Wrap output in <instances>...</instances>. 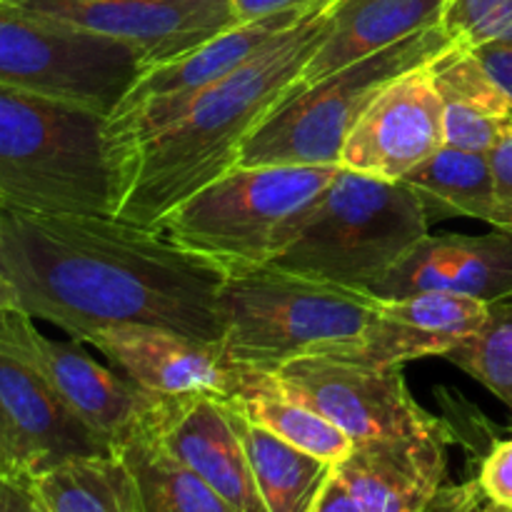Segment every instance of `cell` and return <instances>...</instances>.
<instances>
[{"mask_svg": "<svg viewBox=\"0 0 512 512\" xmlns=\"http://www.w3.org/2000/svg\"><path fill=\"white\" fill-rule=\"evenodd\" d=\"M343 0H320L248 65L203 90L153 98L108 120L113 215L160 230L185 198L238 165L245 140L283 100L305 88L303 70Z\"/></svg>", "mask_w": 512, "mask_h": 512, "instance_id": "2", "label": "cell"}, {"mask_svg": "<svg viewBox=\"0 0 512 512\" xmlns=\"http://www.w3.org/2000/svg\"><path fill=\"white\" fill-rule=\"evenodd\" d=\"M425 512H490V503L480 493L478 480H470L465 485L440 490Z\"/></svg>", "mask_w": 512, "mask_h": 512, "instance_id": "33", "label": "cell"}, {"mask_svg": "<svg viewBox=\"0 0 512 512\" xmlns=\"http://www.w3.org/2000/svg\"><path fill=\"white\" fill-rule=\"evenodd\" d=\"M443 105L445 145H453V148L490 155L495 150V145L512 128V120L495 118V115L480 113V110L460 108V105L453 103Z\"/></svg>", "mask_w": 512, "mask_h": 512, "instance_id": "29", "label": "cell"}, {"mask_svg": "<svg viewBox=\"0 0 512 512\" xmlns=\"http://www.w3.org/2000/svg\"><path fill=\"white\" fill-rule=\"evenodd\" d=\"M448 0H343L330 33L303 70L305 88L408 35L440 25Z\"/></svg>", "mask_w": 512, "mask_h": 512, "instance_id": "20", "label": "cell"}, {"mask_svg": "<svg viewBox=\"0 0 512 512\" xmlns=\"http://www.w3.org/2000/svg\"><path fill=\"white\" fill-rule=\"evenodd\" d=\"M443 95L428 65L385 85L350 130L340 168L385 180H403L445 145Z\"/></svg>", "mask_w": 512, "mask_h": 512, "instance_id": "12", "label": "cell"}, {"mask_svg": "<svg viewBox=\"0 0 512 512\" xmlns=\"http://www.w3.org/2000/svg\"><path fill=\"white\" fill-rule=\"evenodd\" d=\"M115 453L128 465L143 512H233L228 503L150 428V420Z\"/></svg>", "mask_w": 512, "mask_h": 512, "instance_id": "24", "label": "cell"}, {"mask_svg": "<svg viewBox=\"0 0 512 512\" xmlns=\"http://www.w3.org/2000/svg\"><path fill=\"white\" fill-rule=\"evenodd\" d=\"M238 370L240 375L233 395L223 398L230 408L238 410L250 423L278 435L280 440L290 443L293 448L315 455L325 463L338 465L348 458L355 445L343 430L335 428L330 420L310 410L308 405L288 398L273 383L270 373L248 368Z\"/></svg>", "mask_w": 512, "mask_h": 512, "instance_id": "22", "label": "cell"}, {"mask_svg": "<svg viewBox=\"0 0 512 512\" xmlns=\"http://www.w3.org/2000/svg\"><path fill=\"white\" fill-rule=\"evenodd\" d=\"M490 165H493L495 198H498L495 228L512 233V128L490 153Z\"/></svg>", "mask_w": 512, "mask_h": 512, "instance_id": "31", "label": "cell"}, {"mask_svg": "<svg viewBox=\"0 0 512 512\" xmlns=\"http://www.w3.org/2000/svg\"><path fill=\"white\" fill-rule=\"evenodd\" d=\"M455 435L355 445L335 465L365 512H425L448 475V445Z\"/></svg>", "mask_w": 512, "mask_h": 512, "instance_id": "18", "label": "cell"}, {"mask_svg": "<svg viewBox=\"0 0 512 512\" xmlns=\"http://www.w3.org/2000/svg\"><path fill=\"white\" fill-rule=\"evenodd\" d=\"M0 408L13 435L20 475H38L73 458L115 453L30 365L0 350Z\"/></svg>", "mask_w": 512, "mask_h": 512, "instance_id": "16", "label": "cell"}, {"mask_svg": "<svg viewBox=\"0 0 512 512\" xmlns=\"http://www.w3.org/2000/svg\"><path fill=\"white\" fill-rule=\"evenodd\" d=\"M455 293L500 303L512 298V233L425 235L375 285L378 298L413 293Z\"/></svg>", "mask_w": 512, "mask_h": 512, "instance_id": "14", "label": "cell"}, {"mask_svg": "<svg viewBox=\"0 0 512 512\" xmlns=\"http://www.w3.org/2000/svg\"><path fill=\"white\" fill-rule=\"evenodd\" d=\"M120 375L160 398L215 395L228 398L238 385V365L228 360L220 343L190 338L155 325H113L90 335Z\"/></svg>", "mask_w": 512, "mask_h": 512, "instance_id": "13", "label": "cell"}, {"mask_svg": "<svg viewBox=\"0 0 512 512\" xmlns=\"http://www.w3.org/2000/svg\"><path fill=\"white\" fill-rule=\"evenodd\" d=\"M148 68L133 45L0 0V85L85 105L110 118Z\"/></svg>", "mask_w": 512, "mask_h": 512, "instance_id": "8", "label": "cell"}, {"mask_svg": "<svg viewBox=\"0 0 512 512\" xmlns=\"http://www.w3.org/2000/svg\"><path fill=\"white\" fill-rule=\"evenodd\" d=\"M150 428L160 443L195 470L233 512H268L223 398H160Z\"/></svg>", "mask_w": 512, "mask_h": 512, "instance_id": "15", "label": "cell"}, {"mask_svg": "<svg viewBox=\"0 0 512 512\" xmlns=\"http://www.w3.org/2000/svg\"><path fill=\"white\" fill-rule=\"evenodd\" d=\"M478 58L483 60L485 68L493 73V78L503 85V90L512 100V43H495L475 50Z\"/></svg>", "mask_w": 512, "mask_h": 512, "instance_id": "35", "label": "cell"}, {"mask_svg": "<svg viewBox=\"0 0 512 512\" xmlns=\"http://www.w3.org/2000/svg\"><path fill=\"white\" fill-rule=\"evenodd\" d=\"M3 310H20V308H18V298H15L13 285L8 283V278H5L3 270H0V313H3Z\"/></svg>", "mask_w": 512, "mask_h": 512, "instance_id": "38", "label": "cell"}, {"mask_svg": "<svg viewBox=\"0 0 512 512\" xmlns=\"http://www.w3.org/2000/svg\"><path fill=\"white\" fill-rule=\"evenodd\" d=\"M490 512H512V510H503V508H495V505H490Z\"/></svg>", "mask_w": 512, "mask_h": 512, "instance_id": "39", "label": "cell"}, {"mask_svg": "<svg viewBox=\"0 0 512 512\" xmlns=\"http://www.w3.org/2000/svg\"><path fill=\"white\" fill-rule=\"evenodd\" d=\"M453 45L443 25H433L300 88L245 140L238 165H340L350 130L380 90Z\"/></svg>", "mask_w": 512, "mask_h": 512, "instance_id": "7", "label": "cell"}, {"mask_svg": "<svg viewBox=\"0 0 512 512\" xmlns=\"http://www.w3.org/2000/svg\"><path fill=\"white\" fill-rule=\"evenodd\" d=\"M403 183L418 195L430 220L470 218L495 228L498 198L490 155L443 145Z\"/></svg>", "mask_w": 512, "mask_h": 512, "instance_id": "23", "label": "cell"}, {"mask_svg": "<svg viewBox=\"0 0 512 512\" xmlns=\"http://www.w3.org/2000/svg\"><path fill=\"white\" fill-rule=\"evenodd\" d=\"M0 270L18 308L78 343L113 325L223 340L225 273L163 230L115 215H48L0 205Z\"/></svg>", "mask_w": 512, "mask_h": 512, "instance_id": "1", "label": "cell"}, {"mask_svg": "<svg viewBox=\"0 0 512 512\" xmlns=\"http://www.w3.org/2000/svg\"><path fill=\"white\" fill-rule=\"evenodd\" d=\"M310 0H233V8L238 13V20H255L263 15L280 13V10L295 8V5H305Z\"/></svg>", "mask_w": 512, "mask_h": 512, "instance_id": "36", "label": "cell"}, {"mask_svg": "<svg viewBox=\"0 0 512 512\" xmlns=\"http://www.w3.org/2000/svg\"><path fill=\"white\" fill-rule=\"evenodd\" d=\"M475 480L490 505L512 510V438L490 445Z\"/></svg>", "mask_w": 512, "mask_h": 512, "instance_id": "30", "label": "cell"}, {"mask_svg": "<svg viewBox=\"0 0 512 512\" xmlns=\"http://www.w3.org/2000/svg\"><path fill=\"white\" fill-rule=\"evenodd\" d=\"M23 13L133 45L163 65L238 25L233 0H5Z\"/></svg>", "mask_w": 512, "mask_h": 512, "instance_id": "11", "label": "cell"}, {"mask_svg": "<svg viewBox=\"0 0 512 512\" xmlns=\"http://www.w3.org/2000/svg\"><path fill=\"white\" fill-rule=\"evenodd\" d=\"M440 25L460 48L512 43V0H448Z\"/></svg>", "mask_w": 512, "mask_h": 512, "instance_id": "28", "label": "cell"}, {"mask_svg": "<svg viewBox=\"0 0 512 512\" xmlns=\"http://www.w3.org/2000/svg\"><path fill=\"white\" fill-rule=\"evenodd\" d=\"M318 3L320 0H310V3L295 5V8L280 10V13H270L255 20H243V23L223 30L220 35L210 38L208 43L198 45V48L180 55V58L163 65H153V68H148L140 75L138 83L125 95V100L118 105V110L113 115L135 108V105L145 103V100L195 93V90H203L208 85L218 83L225 75L235 73L243 65H248L278 35H283L285 30L298 25Z\"/></svg>", "mask_w": 512, "mask_h": 512, "instance_id": "19", "label": "cell"}, {"mask_svg": "<svg viewBox=\"0 0 512 512\" xmlns=\"http://www.w3.org/2000/svg\"><path fill=\"white\" fill-rule=\"evenodd\" d=\"M108 118L0 85V205L48 215H113Z\"/></svg>", "mask_w": 512, "mask_h": 512, "instance_id": "3", "label": "cell"}, {"mask_svg": "<svg viewBox=\"0 0 512 512\" xmlns=\"http://www.w3.org/2000/svg\"><path fill=\"white\" fill-rule=\"evenodd\" d=\"M430 70L443 103L512 120V100L475 50L453 45L430 63Z\"/></svg>", "mask_w": 512, "mask_h": 512, "instance_id": "27", "label": "cell"}, {"mask_svg": "<svg viewBox=\"0 0 512 512\" xmlns=\"http://www.w3.org/2000/svg\"><path fill=\"white\" fill-rule=\"evenodd\" d=\"M270 378L288 398L343 430L353 445L455 435L420 408L400 365L380 368L343 355H310L280 365Z\"/></svg>", "mask_w": 512, "mask_h": 512, "instance_id": "9", "label": "cell"}, {"mask_svg": "<svg viewBox=\"0 0 512 512\" xmlns=\"http://www.w3.org/2000/svg\"><path fill=\"white\" fill-rule=\"evenodd\" d=\"M30 480L48 512H143L133 475L118 453L65 460Z\"/></svg>", "mask_w": 512, "mask_h": 512, "instance_id": "25", "label": "cell"}, {"mask_svg": "<svg viewBox=\"0 0 512 512\" xmlns=\"http://www.w3.org/2000/svg\"><path fill=\"white\" fill-rule=\"evenodd\" d=\"M370 290L345 288L275 265L225 275L220 348L238 368L273 373L310 355L353 358L378 313Z\"/></svg>", "mask_w": 512, "mask_h": 512, "instance_id": "4", "label": "cell"}, {"mask_svg": "<svg viewBox=\"0 0 512 512\" xmlns=\"http://www.w3.org/2000/svg\"><path fill=\"white\" fill-rule=\"evenodd\" d=\"M0 512H48L30 475L0 473Z\"/></svg>", "mask_w": 512, "mask_h": 512, "instance_id": "32", "label": "cell"}, {"mask_svg": "<svg viewBox=\"0 0 512 512\" xmlns=\"http://www.w3.org/2000/svg\"><path fill=\"white\" fill-rule=\"evenodd\" d=\"M340 165H235L170 210L160 230L225 275L273 263Z\"/></svg>", "mask_w": 512, "mask_h": 512, "instance_id": "5", "label": "cell"}, {"mask_svg": "<svg viewBox=\"0 0 512 512\" xmlns=\"http://www.w3.org/2000/svg\"><path fill=\"white\" fill-rule=\"evenodd\" d=\"M0 473H18L13 460V435H10V425L3 408H0Z\"/></svg>", "mask_w": 512, "mask_h": 512, "instance_id": "37", "label": "cell"}, {"mask_svg": "<svg viewBox=\"0 0 512 512\" xmlns=\"http://www.w3.org/2000/svg\"><path fill=\"white\" fill-rule=\"evenodd\" d=\"M445 360L485 385L512 413V298L490 303L488 323Z\"/></svg>", "mask_w": 512, "mask_h": 512, "instance_id": "26", "label": "cell"}, {"mask_svg": "<svg viewBox=\"0 0 512 512\" xmlns=\"http://www.w3.org/2000/svg\"><path fill=\"white\" fill-rule=\"evenodd\" d=\"M0 350L30 365L113 450L138 433L160 405V395L100 365L78 340L45 338L23 310L0 313Z\"/></svg>", "mask_w": 512, "mask_h": 512, "instance_id": "10", "label": "cell"}, {"mask_svg": "<svg viewBox=\"0 0 512 512\" xmlns=\"http://www.w3.org/2000/svg\"><path fill=\"white\" fill-rule=\"evenodd\" d=\"M490 303L455 293H413L380 298L378 313L353 360L403 368L410 360L445 358L453 348L480 333Z\"/></svg>", "mask_w": 512, "mask_h": 512, "instance_id": "17", "label": "cell"}, {"mask_svg": "<svg viewBox=\"0 0 512 512\" xmlns=\"http://www.w3.org/2000/svg\"><path fill=\"white\" fill-rule=\"evenodd\" d=\"M428 233V213L403 180L340 168L328 190L300 215L293 240L270 265L373 290Z\"/></svg>", "mask_w": 512, "mask_h": 512, "instance_id": "6", "label": "cell"}, {"mask_svg": "<svg viewBox=\"0 0 512 512\" xmlns=\"http://www.w3.org/2000/svg\"><path fill=\"white\" fill-rule=\"evenodd\" d=\"M225 403V400H223ZM228 405V403H225ZM230 420L248 455L255 485L268 512H313L335 465L303 453L228 405Z\"/></svg>", "mask_w": 512, "mask_h": 512, "instance_id": "21", "label": "cell"}, {"mask_svg": "<svg viewBox=\"0 0 512 512\" xmlns=\"http://www.w3.org/2000/svg\"><path fill=\"white\" fill-rule=\"evenodd\" d=\"M313 512H365V510L363 505L358 503V498L350 493L348 485L340 480V475L333 470V475H330V480L325 483L323 493H320Z\"/></svg>", "mask_w": 512, "mask_h": 512, "instance_id": "34", "label": "cell"}]
</instances>
